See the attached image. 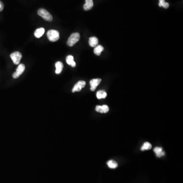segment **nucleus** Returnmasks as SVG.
Instances as JSON below:
<instances>
[{
    "label": "nucleus",
    "instance_id": "11",
    "mask_svg": "<svg viewBox=\"0 0 183 183\" xmlns=\"http://www.w3.org/2000/svg\"><path fill=\"white\" fill-rule=\"evenodd\" d=\"M66 62L69 65L71 66V67H75V66H76V63L74 61L73 57L71 55L68 56L66 57Z\"/></svg>",
    "mask_w": 183,
    "mask_h": 183
},
{
    "label": "nucleus",
    "instance_id": "4",
    "mask_svg": "<svg viewBox=\"0 0 183 183\" xmlns=\"http://www.w3.org/2000/svg\"><path fill=\"white\" fill-rule=\"evenodd\" d=\"M10 57L12 59V61L15 65H19L20 63V60L22 58V55L20 52L19 51L14 52L11 54Z\"/></svg>",
    "mask_w": 183,
    "mask_h": 183
},
{
    "label": "nucleus",
    "instance_id": "12",
    "mask_svg": "<svg viewBox=\"0 0 183 183\" xmlns=\"http://www.w3.org/2000/svg\"><path fill=\"white\" fill-rule=\"evenodd\" d=\"M56 73L57 74H59L61 73L62 71V70L63 68V63H62L61 62H57L56 64Z\"/></svg>",
    "mask_w": 183,
    "mask_h": 183
},
{
    "label": "nucleus",
    "instance_id": "9",
    "mask_svg": "<svg viewBox=\"0 0 183 183\" xmlns=\"http://www.w3.org/2000/svg\"><path fill=\"white\" fill-rule=\"evenodd\" d=\"M94 6L93 0H86V3L83 5V9L86 11L90 10L93 8Z\"/></svg>",
    "mask_w": 183,
    "mask_h": 183
},
{
    "label": "nucleus",
    "instance_id": "13",
    "mask_svg": "<svg viewBox=\"0 0 183 183\" xmlns=\"http://www.w3.org/2000/svg\"><path fill=\"white\" fill-rule=\"evenodd\" d=\"M44 32H45V29L43 28H40L36 30L35 33H34V35L36 38H39L41 36H43Z\"/></svg>",
    "mask_w": 183,
    "mask_h": 183
},
{
    "label": "nucleus",
    "instance_id": "6",
    "mask_svg": "<svg viewBox=\"0 0 183 183\" xmlns=\"http://www.w3.org/2000/svg\"><path fill=\"white\" fill-rule=\"evenodd\" d=\"M86 86V82L84 81H79L75 86H74L73 88L72 89V92H79L82 90V89L83 88Z\"/></svg>",
    "mask_w": 183,
    "mask_h": 183
},
{
    "label": "nucleus",
    "instance_id": "18",
    "mask_svg": "<svg viewBox=\"0 0 183 183\" xmlns=\"http://www.w3.org/2000/svg\"><path fill=\"white\" fill-rule=\"evenodd\" d=\"M151 148H152V144L148 142H146L143 143V145L142 146L141 150L145 151V150H150Z\"/></svg>",
    "mask_w": 183,
    "mask_h": 183
},
{
    "label": "nucleus",
    "instance_id": "14",
    "mask_svg": "<svg viewBox=\"0 0 183 183\" xmlns=\"http://www.w3.org/2000/svg\"><path fill=\"white\" fill-rule=\"evenodd\" d=\"M98 44V39L95 37H92L89 38V44L91 47H95Z\"/></svg>",
    "mask_w": 183,
    "mask_h": 183
},
{
    "label": "nucleus",
    "instance_id": "10",
    "mask_svg": "<svg viewBox=\"0 0 183 183\" xmlns=\"http://www.w3.org/2000/svg\"><path fill=\"white\" fill-rule=\"evenodd\" d=\"M154 152L158 157H161L165 155V152L162 150V148L160 147H156L154 149Z\"/></svg>",
    "mask_w": 183,
    "mask_h": 183
},
{
    "label": "nucleus",
    "instance_id": "19",
    "mask_svg": "<svg viewBox=\"0 0 183 183\" xmlns=\"http://www.w3.org/2000/svg\"><path fill=\"white\" fill-rule=\"evenodd\" d=\"M159 7H163V8L167 9L170 6V4L166 2L165 0H159Z\"/></svg>",
    "mask_w": 183,
    "mask_h": 183
},
{
    "label": "nucleus",
    "instance_id": "20",
    "mask_svg": "<svg viewBox=\"0 0 183 183\" xmlns=\"http://www.w3.org/2000/svg\"><path fill=\"white\" fill-rule=\"evenodd\" d=\"M3 9H4V4L1 1H0V12L2 11Z\"/></svg>",
    "mask_w": 183,
    "mask_h": 183
},
{
    "label": "nucleus",
    "instance_id": "2",
    "mask_svg": "<svg viewBox=\"0 0 183 183\" xmlns=\"http://www.w3.org/2000/svg\"><path fill=\"white\" fill-rule=\"evenodd\" d=\"M47 36L50 41L51 42H56L59 40L60 38L59 32L56 30H51L47 33Z\"/></svg>",
    "mask_w": 183,
    "mask_h": 183
},
{
    "label": "nucleus",
    "instance_id": "7",
    "mask_svg": "<svg viewBox=\"0 0 183 183\" xmlns=\"http://www.w3.org/2000/svg\"><path fill=\"white\" fill-rule=\"evenodd\" d=\"M101 79H99V78H98V79H93L92 80H91L90 82V85H91V91H95L97 86L101 83Z\"/></svg>",
    "mask_w": 183,
    "mask_h": 183
},
{
    "label": "nucleus",
    "instance_id": "1",
    "mask_svg": "<svg viewBox=\"0 0 183 183\" xmlns=\"http://www.w3.org/2000/svg\"><path fill=\"white\" fill-rule=\"evenodd\" d=\"M37 12L39 16L42 17L46 21H48V22L52 21V15L48 11H47L46 10L44 9L43 8H40L38 10Z\"/></svg>",
    "mask_w": 183,
    "mask_h": 183
},
{
    "label": "nucleus",
    "instance_id": "16",
    "mask_svg": "<svg viewBox=\"0 0 183 183\" xmlns=\"http://www.w3.org/2000/svg\"><path fill=\"white\" fill-rule=\"evenodd\" d=\"M96 96L97 98L98 99H104L107 96V94L105 91L101 90V91H98L97 92Z\"/></svg>",
    "mask_w": 183,
    "mask_h": 183
},
{
    "label": "nucleus",
    "instance_id": "3",
    "mask_svg": "<svg viewBox=\"0 0 183 183\" xmlns=\"http://www.w3.org/2000/svg\"><path fill=\"white\" fill-rule=\"evenodd\" d=\"M80 39V35L78 33H75L71 34V36L69 38L67 45L69 46H73L74 44H76Z\"/></svg>",
    "mask_w": 183,
    "mask_h": 183
},
{
    "label": "nucleus",
    "instance_id": "15",
    "mask_svg": "<svg viewBox=\"0 0 183 183\" xmlns=\"http://www.w3.org/2000/svg\"><path fill=\"white\" fill-rule=\"evenodd\" d=\"M103 50H104L103 47L100 46V45H99V46H95L94 50V54L95 55H96L97 56H100L102 51Z\"/></svg>",
    "mask_w": 183,
    "mask_h": 183
},
{
    "label": "nucleus",
    "instance_id": "17",
    "mask_svg": "<svg viewBox=\"0 0 183 183\" xmlns=\"http://www.w3.org/2000/svg\"><path fill=\"white\" fill-rule=\"evenodd\" d=\"M107 165L108 167H110V169H116V167H118V164L114 160L108 161L107 162Z\"/></svg>",
    "mask_w": 183,
    "mask_h": 183
},
{
    "label": "nucleus",
    "instance_id": "8",
    "mask_svg": "<svg viewBox=\"0 0 183 183\" xmlns=\"http://www.w3.org/2000/svg\"><path fill=\"white\" fill-rule=\"evenodd\" d=\"M96 110L100 113H106L109 111V107L106 105H97L96 107Z\"/></svg>",
    "mask_w": 183,
    "mask_h": 183
},
{
    "label": "nucleus",
    "instance_id": "5",
    "mask_svg": "<svg viewBox=\"0 0 183 183\" xmlns=\"http://www.w3.org/2000/svg\"><path fill=\"white\" fill-rule=\"evenodd\" d=\"M24 70H25V66L23 64H20L18 66V68L16 69V72H14L13 74V78H18L19 77L20 75H22L23 73V72H24Z\"/></svg>",
    "mask_w": 183,
    "mask_h": 183
}]
</instances>
